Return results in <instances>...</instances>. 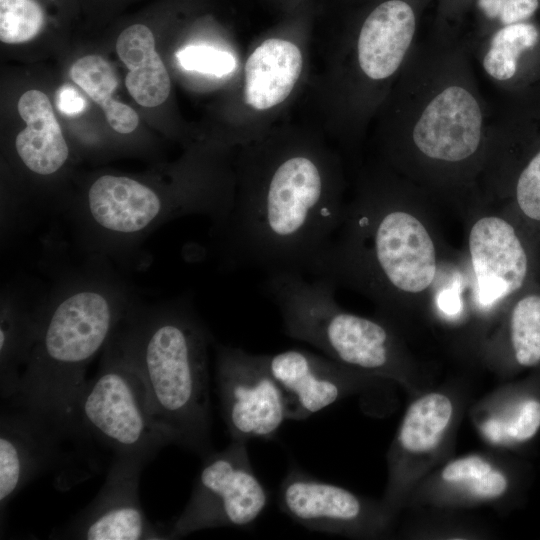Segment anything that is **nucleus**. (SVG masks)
<instances>
[{
  "instance_id": "f257e3e1",
  "label": "nucleus",
  "mask_w": 540,
  "mask_h": 540,
  "mask_svg": "<svg viewBox=\"0 0 540 540\" xmlns=\"http://www.w3.org/2000/svg\"><path fill=\"white\" fill-rule=\"evenodd\" d=\"M345 209L320 163L292 154L275 163L263 185L244 188L212 232L227 267L307 274Z\"/></svg>"
},
{
  "instance_id": "f03ea898",
  "label": "nucleus",
  "mask_w": 540,
  "mask_h": 540,
  "mask_svg": "<svg viewBox=\"0 0 540 540\" xmlns=\"http://www.w3.org/2000/svg\"><path fill=\"white\" fill-rule=\"evenodd\" d=\"M472 68L467 46L449 25L435 22L413 47L403 67V144L413 173L440 180L485 166L491 116Z\"/></svg>"
},
{
  "instance_id": "7ed1b4c3",
  "label": "nucleus",
  "mask_w": 540,
  "mask_h": 540,
  "mask_svg": "<svg viewBox=\"0 0 540 540\" xmlns=\"http://www.w3.org/2000/svg\"><path fill=\"white\" fill-rule=\"evenodd\" d=\"M110 342L136 375L147 409L174 444L202 458L211 452L212 336L188 296L153 305L134 299Z\"/></svg>"
},
{
  "instance_id": "20e7f679",
  "label": "nucleus",
  "mask_w": 540,
  "mask_h": 540,
  "mask_svg": "<svg viewBox=\"0 0 540 540\" xmlns=\"http://www.w3.org/2000/svg\"><path fill=\"white\" fill-rule=\"evenodd\" d=\"M134 301L122 281L92 268L62 281L44 298L36 338L16 394L5 402L69 427L87 367Z\"/></svg>"
},
{
  "instance_id": "39448f33",
  "label": "nucleus",
  "mask_w": 540,
  "mask_h": 540,
  "mask_svg": "<svg viewBox=\"0 0 540 540\" xmlns=\"http://www.w3.org/2000/svg\"><path fill=\"white\" fill-rule=\"evenodd\" d=\"M438 273L435 242L400 195L363 193L346 207L327 247L307 271L364 293L385 311L425 293Z\"/></svg>"
},
{
  "instance_id": "423d86ee",
  "label": "nucleus",
  "mask_w": 540,
  "mask_h": 540,
  "mask_svg": "<svg viewBox=\"0 0 540 540\" xmlns=\"http://www.w3.org/2000/svg\"><path fill=\"white\" fill-rule=\"evenodd\" d=\"M232 203L229 193L206 187L161 190L133 177L103 174L66 214L78 242L92 258L131 261L164 223L202 215L216 228L226 220Z\"/></svg>"
},
{
  "instance_id": "0eeeda50",
  "label": "nucleus",
  "mask_w": 540,
  "mask_h": 540,
  "mask_svg": "<svg viewBox=\"0 0 540 540\" xmlns=\"http://www.w3.org/2000/svg\"><path fill=\"white\" fill-rule=\"evenodd\" d=\"M262 289L277 306L287 336L348 367L401 378L402 352L392 329L381 320L340 307L331 282L281 271L267 273Z\"/></svg>"
},
{
  "instance_id": "6e6552de",
  "label": "nucleus",
  "mask_w": 540,
  "mask_h": 540,
  "mask_svg": "<svg viewBox=\"0 0 540 540\" xmlns=\"http://www.w3.org/2000/svg\"><path fill=\"white\" fill-rule=\"evenodd\" d=\"M73 421L86 439L114 455L150 461L160 449L174 444L172 435L150 414L136 375L110 340L97 374L80 390Z\"/></svg>"
},
{
  "instance_id": "1a4fd4ad",
  "label": "nucleus",
  "mask_w": 540,
  "mask_h": 540,
  "mask_svg": "<svg viewBox=\"0 0 540 540\" xmlns=\"http://www.w3.org/2000/svg\"><path fill=\"white\" fill-rule=\"evenodd\" d=\"M269 498L251 465L247 441L231 440L225 449L203 457L189 501L168 529L169 538L208 528L249 527Z\"/></svg>"
},
{
  "instance_id": "9d476101",
  "label": "nucleus",
  "mask_w": 540,
  "mask_h": 540,
  "mask_svg": "<svg viewBox=\"0 0 540 540\" xmlns=\"http://www.w3.org/2000/svg\"><path fill=\"white\" fill-rule=\"evenodd\" d=\"M507 94L491 117L486 160L496 158L512 215L540 236V81Z\"/></svg>"
},
{
  "instance_id": "9b49d317",
  "label": "nucleus",
  "mask_w": 540,
  "mask_h": 540,
  "mask_svg": "<svg viewBox=\"0 0 540 540\" xmlns=\"http://www.w3.org/2000/svg\"><path fill=\"white\" fill-rule=\"evenodd\" d=\"M215 380L230 440H270L289 420L285 392L263 355L217 344Z\"/></svg>"
},
{
  "instance_id": "f8f14e48",
  "label": "nucleus",
  "mask_w": 540,
  "mask_h": 540,
  "mask_svg": "<svg viewBox=\"0 0 540 540\" xmlns=\"http://www.w3.org/2000/svg\"><path fill=\"white\" fill-rule=\"evenodd\" d=\"M539 239L513 215H485L473 223L468 249L482 305L510 303L537 282Z\"/></svg>"
},
{
  "instance_id": "ddd939ff",
  "label": "nucleus",
  "mask_w": 540,
  "mask_h": 540,
  "mask_svg": "<svg viewBox=\"0 0 540 540\" xmlns=\"http://www.w3.org/2000/svg\"><path fill=\"white\" fill-rule=\"evenodd\" d=\"M279 509L307 529L346 536H376L391 512L342 486L292 465L278 488Z\"/></svg>"
},
{
  "instance_id": "4468645a",
  "label": "nucleus",
  "mask_w": 540,
  "mask_h": 540,
  "mask_svg": "<svg viewBox=\"0 0 540 540\" xmlns=\"http://www.w3.org/2000/svg\"><path fill=\"white\" fill-rule=\"evenodd\" d=\"M77 431L33 409L6 402L0 417V512L31 481L60 463Z\"/></svg>"
},
{
  "instance_id": "2eb2a0df",
  "label": "nucleus",
  "mask_w": 540,
  "mask_h": 540,
  "mask_svg": "<svg viewBox=\"0 0 540 540\" xmlns=\"http://www.w3.org/2000/svg\"><path fill=\"white\" fill-rule=\"evenodd\" d=\"M149 462L138 455H114L94 500L64 528L61 538L81 540H161L167 532L153 525L139 499V479Z\"/></svg>"
},
{
  "instance_id": "dca6fc26",
  "label": "nucleus",
  "mask_w": 540,
  "mask_h": 540,
  "mask_svg": "<svg viewBox=\"0 0 540 540\" xmlns=\"http://www.w3.org/2000/svg\"><path fill=\"white\" fill-rule=\"evenodd\" d=\"M287 398L288 419L305 420L359 391L369 373L302 349L263 355Z\"/></svg>"
},
{
  "instance_id": "f3484780",
  "label": "nucleus",
  "mask_w": 540,
  "mask_h": 540,
  "mask_svg": "<svg viewBox=\"0 0 540 540\" xmlns=\"http://www.w3.org/2000/svg\"><path fill=\"white\" fill-rule=\"evenodd\" d=\"M478 38L481 67L505 92L540 81V19L499 26Z\"/></svg>"
},
{
  "instance_id": "a211bd4d",
  "label": "nucleus",
  "mask_w": 540,
  "mask_h": 540,
  "mask_svg": "<svg viewBox=\"0 0 540 540\" xmlns=\"http://www.w3.org/2000/svg\"><path fill=\"white\" fill-rule=\"evenodd\" d=\"M18 112L26 127L14 142L21 164L34 175L51 177L68 162L70 151L46 94L25 92L18 101Z\"/></svg>"
},
{
  "instance_id": "6ab92c4d",
  "label": "nucleus",
  "mask_w": 540,
  "mask_h": 540,
  "mask_svg": "<svg viewBox=\"0 0 540 540\" xmlns=\"http://www.w3.org/2000/svg\"><path fill=\"white\" fill-rule=\"evenodd\" d=\"M302 54L292 42L270 38L245 64V102L255 110L270 109L287 99L302 70Z\"/></svg>"
},
{
  "instance_id": "aec40b11",
  "label": "nucleus",
  "mask_w": 540,
  "mask_h": 540,
  "mask_svg": "<svg viewBox=\"0 0 540 540\" xmlns=\"http://www.w3.org/2000/svg\"><path fill=\"white\" fill-rule=\"evenodd\" d=\"M44 300V299H43ZM20 289L5 286L0 297V392L7 401L17 392L33 347L40 309Z\"/></svg>"
},
{
  "instance_id": "412c9836",
  "label": "nucleus",
  "mask_w": 540,
  "mask_h": 540,
  "mask_svg": "<svg viewBox=\"0 0 540 540\" xmlns=\"http://www.w3.org/2000/svg\"><path fill=\"white\" fill-rule=\"evenodd\" d=\"M455 416L452 399L442 392H429L406 409L390 453V476L413 457L432 453L441 444Z\"/></svg>"
},
{
  "instance_id": "4be33fe9",
  "label": "nucleus",
  "mask_w": 540,
  "mask_h": 540,
  "mask_svg": "<svg viewBox=\"0 0 540 540\" xmlns=\"http://www.w3.org/2000/svg\"><path fill=\"white\" fill-rule=\"evenodd\" d=\"M120 60L129 69L125 85L134 100L144 107H156L169 96L170 77L155 50V37L149 26L134 23L122 30L116 41Z\"/></svg>"
},
{
  "instance_id": "5701e85b",
  "label": "nucleus",
  "mask_w": 540,
  "mask_h": 540,
  "mask_svg": "<svg viewBox=\"0 0 540 540\" xmlns=\"http://www.w3.org/2000/svg\"><path fill=\"white\" fill-rule=\"evenodd\" d=\"M482 435L491 443L521 448L540 432V368L526 380L505 391L496 413L480 423Z\"/></svg>"
},
{
  "instance_id": "b1692460",
  "label": "nucleus",
  "mask_w": 540,
  "mask_h": 540,
  "mask_svg": "<svg viewBox=\"0 0 540 540\" xmlns=\"http://www.w3.org/2000/svg\"><path fill=\"white\" fill-rule=\"evenodd\" d=\"M521 470L506 469L487 458L470 454L449 461L440 472L442 483L467 499L490 502L520 490Z\"/></svg>"
},
{
  "instance_id": "393cba45",
  "label": "nucleus",
  "mask_w": 540,
  "mask_h": 540,
  "mask_svg": "<svg viewBox=\"0 0 540 540\" xmlns=\"http://www.w3.org/2000/svg\"><path fill=\"white\" fill-rule=\"evenodd\" d=\"M505 355L510 370L540 368V285L532 283L508 304Z\"/></svg>"
},
{
  "instance_id": "a878e982",
  "label": "nucleus",
  "mask_w": 540,
  "mask_h": 540,
  "mask_svg": "<svg viewBox=\"0 0 540 540\" xmlns=\"http://www.w3.org/2000/svg\"><path fill=\"white\" fill-rule=\"evenodd\" d=\"M70 77L104 111L111 128L120 134L132 133L139 124L130 106L112 97L118 82L109 63L99 55H87L73 63Z\"/></svg>"
},
{
  "instance_id": "bb28decb",
  "label": "nucleus",
  "mask_w": 540,
  "mask_h": 540,
  "mask_svg": "<svg viewBox=\"0 0 540 540\" xmlns=\"http://www.w3.org/2000/svg\"><path fill=\"white\" fill-rule=\"evenodd\" d=\"M67 0H0V40L7 44L36 38L49 22L46 3Z\"/></svg>"
},
{
  "instance_id": "cd10ccee",
  "label": "nucleus",
  "mask_w": 540,
  "mask_h": 540,
  "mask_svg": "<svg viewBox=\"0 0 540 540\" xmlns=\"http://www.w3.org/2000/svg\"><path fill=\"white\" fill-rule=\"evenodd\" d=\"M478 34L517 22L540 19V0H474Z\"/></svg>"
},
{
  "instance_id": "c85d7f7f",
  "label": "nucleus",
  "mask_w": 540,
  "mask_h": 540,
  "mask_svg": "<svg viewBox=\"0 0 540 540\" xmlns=\"http://www.w3.org/2000/svg\"><path fill=\"white\" fill-rule=\"evenodd\" d=\"M182 68L217 77L228 75L236 67L235 57L228 51L208 45H188L176 54Z\"/></svg>"
},
{
  "instance_id": "c756f323",
  "label": "nucleus",
  "mask_w": 540,
  "mask_h": 540,
  "mask_svg": "<svg viewBox=\"0 0 540 540\" xmlns=\"http://www.w3.org/2000/svg\"><path fill=\"white\" fill-rule=\"evenodd\" d=\"M435 21L456 28L464 16L471 11L474 0H435Z\"/></svg>"
},
{
  "instance_id": "7c9ffc66",
  "label": "nucleus",
  "mask_w": 540,
  "mask_h": 540,
  "mask_svg": "<svg viewBox=\"0 0 540 540\" xmlns=\"http://www.w3.org/2000/svg\"><path fill=\"white\" fill-rule=\"evenodd\" d=\"M56 104L62 113L74 116L84 110L86 102L74 87L64 85L57 93Z\"/></svg>"
}]
</instances>
